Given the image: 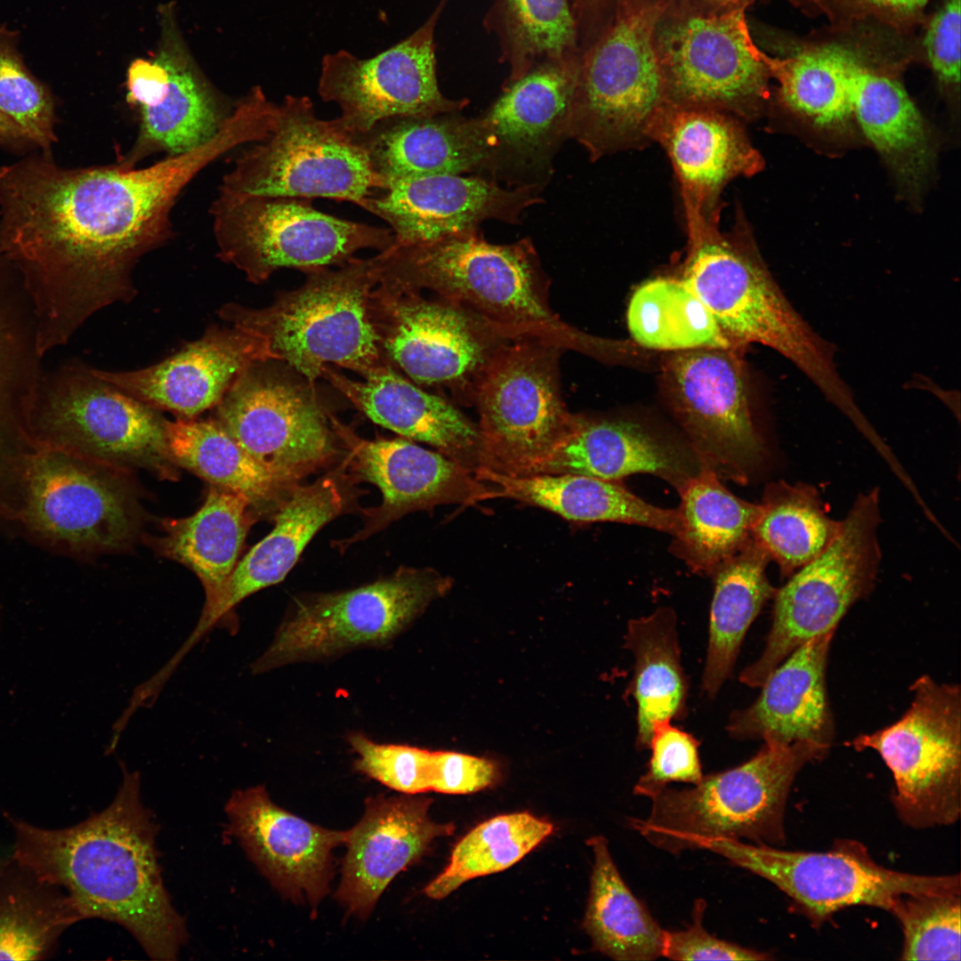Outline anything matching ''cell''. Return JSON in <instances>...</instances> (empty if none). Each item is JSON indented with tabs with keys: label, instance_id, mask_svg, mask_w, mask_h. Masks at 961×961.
<instances>
[{
	"label": "cell",
	"instance_id": "cell-27",
	"mask_svg": "<svg viewBox=\"0 0 961 961\" xmlns=\"http://www.w3.org/2000/svg\"><path fill=\"white\" fill-rule=\"evenodd\" d=\"M266 360L277 359L261 335L236 326H213L201 338L155 365L133 371H95L155 409L193 419L214 408L246 368Z\"/></svg>",
	"mask_w": 961,
	"mask_h": 961
},
{
	"label": "cell",
	"instance_id": "cell-24",
	"mask_svg": "<svg viewBox=\"0 0 961 961\" xmlns=\"http://www.w3.org/2000/svg\"><path fill=\"white\" fill-rule=\"evenodd\" d=\"M332 429L347 450L345 464L380 489L379 506L364 510V527L338 548L364 540L403 515L444 504L472 505L494 497L474 472L439 451L407 439L367 440L329 413Z\"/></svg>",
	"mask_w": 961,
	"mask_h": 961
},
{
	"label": "cell",
	"instance_id": "cell-14",
	"mask_svg": "<svg viewBox=\"0 0 961 961\" xmlns=\"http://www.w3.org/2000/svg\"><path fill=\"white\" fill-rule=\"evenodd\" d=\"M911 690V705L898 721L846 745L880 755L892 773V801L905 825H951L961 812L960 688L923 675Z\"/></svg>",
	"mask_w": 961,
	"mask_h": 961
},
{
	"label": "cell",
	"instance_id": "cell-45",
	"mask_svg": "<svg viewBox=\"0 0 961 961\" xmlns=\"http://www.w3.org/2000/svg\"><path fill=\"white\" fill-rule=\"evenodd\" d=\"M484 26L509 68L506 83L542 63L580 56L569 0H492Z\"/></svg>",
	"mask_w": 961,
	"mask_h": 961
},
{
	"label": "cell",
	"instance_id": "cell-22",
	"mask_svg": "<svg viewBox=\"0 0 961 961\" xmlns=\"http://www.w3.org/2000/svg\"><path fill=\"white\" fill-rule=\"evenodd\" d=\"M579 57L542 63L506 83L473 118L484 154L481 171L491 179L537 190L547 182L552 159L569 138Z\"/></svg>",
	"mask_w": 961,
	"mask_h": 961
},
{
	"label": "cell",
	"instance_id": "cell-31",
	"mask_svg": "<svg viewBox=\"0 0 961 961\" xmlns=\"http://www.w3.org/2000/svg\"><path fill=\"white\" fill-rule=\"evenodd\" d=\"M342 477L327 475L291 489L274 513L272 530L236 564L217 600L203 610L194 636L200 639L243 600L286 577L316 533L349 506Z\"/></svg>",
	"mask_w": 961,
	"mask_h": 961
},
{
	"label": "cell",
	"instance_id": "cell-43",
	"mask_svg": "<svg viewBox=\"0 0 961 961\" xmlns=\"http://www.w3.org/2000/svg\"><path fill=\"white\" fill-rule=\"evenodd\" d=\"M626 648L634 656L632 682L637 703V744L649 747L656 721L682 717L687 682L681 666L676 618L669 608L629 621Z\"/></svg>",
	"mask_w": 961,
	"mask_h": 961
},
{
	"label": "cell",
	"instance_id": "cell-37",
	"mask_svg": "<svg viewBox=\"0 0 961 961\" xmlns=\"http://www.w3.org/2000/svg\"><path fill=\"white\" fill-rule=\"evenodd\" d=\"M255 513L244 495L212 485L192 515L165 521L162 553L191 569L214 603L232 573ZM203 609V610H204Z\"/></svg>",
	"mask_w": 961,
	"mask_h": 961
},
{
	"label": "cell",
	"instance_id": "cell-8",
	"mask_svg": "<svg viewBox=\"0 0 961 961\" xmlns=\"http://www.w3.org/2000/svg\"><path fill=\"white\" fill-rule=\"evenodd\" d=\"M166 420L79 362L43 371L29 417L36 445L118 470L174 477Z\"/></svg>",
	"mask_w": 961,
	"mask_h": 961
},
{
	"label": "cell",
	"instance_id": "cell-34",
	"mask_svg": "<svg viewBox=\"0 0 961 961\" xmlns=\"http://www.w3.org/2000/svg\"><path fill=\"white\" fill-rule=\"evenodd\" d=\"M454 114L392 117L351 137L365 149L385 184L410 177L479 172L484 155L474 120Z\"/></svg>",
	"mask_w": 961,
	"mask_h": 961
},
{
	"label": "cell",
	"instance_id": "cell-51",
	"mask_svg": "<svg viewBox=\"0 0 961 961\" xmlns=\"http://www.w3.org/2000/svg\"><path fill=\"white\" fill-rule=\"evenodd\" d=\"M0 112L34 144L50 155L54 133V100L27 69L7 35L0 34Z\"/></svg>",
	"mask_w": 961,
	"mask_h": 961
},
{
	"label": "cell",
	"instance_id": "cell-55",
	"mask_svg": "<svg viewBox=\"0 0 961 961\" xmlns=\"http://www.w3.org/2000/svg\"><path fill=\"white\" fill-rule=\"evenodd\" d=\"M961 0H946L926 30L925 47L938 79L947 85L960 82Z\"/></svg>",
	"mask_w": 961,
	"mask_h": 961
},
{
	"label": "cell",
	"instance_id": "cell-54",
	"mask_svg": "<svg viewBox=\"0 0 961 961\" xmlns=\"http://www.w3.org/2000/svg\"><path fill=\"white\" fill-rule=\"evenodd\" d=\"M706 903L698 900L691 925L665 933L663 957L672 960H767L766 953L743 948L715 937L702 925Z\"/></svg>",
	"mask_w": 961,
	"mask_h": 961
},
{
	"label": "cell",
	"instance_id": "cell-56",
	"mask_svg": "<svg viewBox=\"0 0 961 961\" xmlns=\"http://www.w3.org/2000/svg\"><path fill=\"white\" fill-rule=\"evenodd\" d=\"M498 777V768L491 760L452 751L433 752L432 791L472 794L490 787Z\"/></svg>",
	"mask_w": 961,
	"mask_h": 961
},
{
	"label": "cell",
	"instance_id": "cell-18",
	"mask_svg": "<svg viewBox=\"0 0 961 961\" xmlns=\"http://www.w3.org/2000/svg\"><path fill=\"white\" fill-rule=\"evenodd\" d=\"M24 464L23 518L69 550L113 552L134 541L141 513L121 470L36 445Z\"/></svg>",
	"mask_w": 961,
	"mask_h": 961
},
{
	"label": "cell",
	"instance_id": "cell-17",
	"mask_svg": "<svg viewBox=\"0 0 961 961\" xmlns=\"http://www.w3.org/2000/svg\"><path fill=\"white\" fill-rule=\"evenodd\" d=\"M275 360L246 368L214 407V420L257 463L287 480L327 465L338 440L315 385Z\"/></svg>",
	"mask_w": 961,
	"mask_h": 961
},
{
	"label": "cell",
	"instance_id": "cell-16",
	"mask_svg": "<svg viewBox=\"0 0 961 961\" xmlns=\"http://www.w3.org/2000/svg\"><path fill=\"white\" fill-rule=\"evenodd\" d=\"M369 313L384 356L415 383L473 400L486 367L509 342L480 315L441 298L377 284Z\"/></svg>",
	"mask_w": 961,
	"mask_h": 961
},
{
	"label": "cell",
	"instance_id": "cell-21",
	"mask_svg": "<svg viewBox=\"0 0 961 961\" xmlns=\"http://www.w3.org/2000/svg\"><path fill=\"white\" fill-rule=\"evenodd\" d=\"M739 348L675 351L663 364V382L692 450L719 476L739 483L763 460Z\"/></svg>",
	"mask_w": 961,
	"mask_h": 961
},
{
	"label": "cell",
	"instance_id": "cell-35",
	"mask_svg": "<svg viewBox=\"0 0 961 961\" xmlns=\"http://www.w3.org/2000/svg\"><path fill=\"white\" fill-rule=\"evenodd\" d=\"M475 477L497 486L494 497L539 506L574 521H612L651 528L675 536L682 527L676 509L650 505L619 481L578 474L510 476L480 467Z\"/></svg>",
	"mask_w": 961,
	"mask_h": 961
},
{
	"label": "cell",
	"instance_id": "cell-60",
	"mask_svg": "<svg viewBox=\"0 0 961 961\" xmlns=\"http://www.w3.org/2000/svg\"><path fill=\"white\" fill-rule=\"evenodd\" d=\"M5 864H6V861L0 860V874H1L2 870L4 869Z\"/></svg>",
	"mask_w": 961,
	"mask_h": 961
},
{
	"label": "cell",
	"instance_id": "cell-38",
	"mask_svg": "<svg viewBox=\"0 0 961 961\" xmlns=\"http://www.w3.org/2000/svg\"><path fill=\"white\" fill-rule=\"evenodd\" d=\"M852 118L900 181L909 187L923 182L933 149L921 113L898 81L857 59L852 68Z\"/></svg>",
	"mask_w": 961,
	"mask_h": 961
},
{
	"label": "cell",
	"instance_id": "cell-5",
	"mask_svg": "<svg viewBox=\"0 0 961 961\" xmlns=\"http://www.w3.org/2000/svg\"><path fill=\"white\" fill-rule=\"evenodd\" d=\"M828 750L807 741L765 740L750 760L704 776L690 787H666L650 797V814L630 826L671 854L728 839L755 844L785 842V809L792 784L808 763Z\"/></svg>",
	"mask_w": 961,
	"mask_h": 961
},
{
	"label": "cell",
	"instance_id": "cell-2",
	"mask_svg": "<svg viewBox=\"0 0 961 961\" xmlns=\"http://www.w3.org/2000/svg\"><path fill=\"white\" fill-rule=\"evenodd\" d=\"M122 771L111 804L75 826L45 829L6 814L15 831L12 860L64 890L82 919L117 923L152 959L175 960L187 931L164 884L158 826L138 772Z\"/></svg>",
	"mask_w": 961,
	"mask_h": 961
},
{
	"label": "cell",
	"instance_id": "cell-48",
	"mask_svg": "<svg viewBox=\"0 0 961 961\" xmlns=\"http://www.w3.org/2000/svg\"><path fill=\"white\" fill-rule=\"evenodd\" d=\"M855 59L840 47L824 46L785 61L767 57V63L784 104L813 125L832 128L852 118Z\"/></svg>",
	"mask_w": 961,
	"mask_h": 961
},
{
	"label": "cell",
	"instance_id": "cell-50",
	"mask_svg": "<svg viewBox=\"0 0 961 961\" xmlns=\"http://www.w3.org/2000/svg\"><path fill=\"white\" fill-rule=\"evenodd\" d=\"M961 893L904 896L892 914L903 933V960H960Z\"/></svg>",
	"mask_w": 961,
	"mask_h": 961
},
{
	"label": "cell",
	"instance_id": "cell-59",
	"mask_svg": "<svg viewBox=\"0 0 961 961\" xmlns=\"http://www.w3.org/2000/svg\"><path fill=\"white\" fill-rule=\"evenodd\" d=\"M872 7L896 13H912L924 7L929 0H860Z\"/></svg>",
	"mask_w": 961,
	"mask_h": 961
},
{
	"label": "cell",
	"instance_id": "cell-33",
	"mask_svg": "<svg viewBox=\"0 0 961 961\" xmlns=\"http://www.w3.org/2000/svg\"><path fill=\"white\" fill-rule=\"evenodd\" d=\"M701 460L633 422L574 414L570 428L537 474H578L619 481L650 473L679 492L695 476Z\"/></svg>",
	"mask_w": 961,
	"mask_h": 961
},
{
	"label": "cell",
	"instance_id": "cell-39",
	"mask_svg": "<svg viewBox=\"0 0 961 961\" xmlns=\"http://www.w3.org/2000/svg\"><path fill=\"white\" fill-rule=\"evenodd\" d=\"M679 494L682 527L673 550L691 569L714 575L753 539L761 505L732 495L703 460Z\"/></svg>",
	"mask_w": 961,
	"mask_h": 961
},
{
	"label": "cell",
	"instance_id": "cell-1",
	"mask_svg": "<svg viewBox=\"0 0 961 961\" xmlns=\"http://www.w3.org/2000/svg\"><path fill=\"white\" fill-rule=\"evenodd\" d=\"M261 134L255 116L237 107L213 139L150 166L63 168L46 154L1 166L0 250L32 303L41 347L65 344L96 311L133 300V269L173 236L183 189Z\"/></svg>",
	"mask_w": 961,
	"mask_h": 961
},
{
	"label": "cell",
	"instance_id": "cell-23",
	"mask_svg": "<svg viewBox=\"0 0 961 961\" xmlns=\"http://www.w3.org/2000/svg\"><path fill=\"white\" fill-rule=\"evenodd\" d=\"M164 21L157 57L136 59L127 70V101L139 108L141 122L133 145L118 160L125 166H137L155 152L177 156L198 148L232 111L192 62L173 20Z\"/></svg>",
	"mask_w": 961,
	"mask_h": 961
},
{
	"label": "cell",
	"instance_id": "cell-53",
	"mask_svg": "<svg viewBox=\"0 0 961 961\" xmlns=\"http://www.w3.org/2000/svg\"><path fill=\"white\" fill-rule=\"evenodd\" d=\"M651 757L646 772L634 787L637 795L652 797L672 782L699 783L704 777L699 756V743L689 733L656 721L649 744Z\"/></svg>",
	"mask_w": 961,
	"mask_h": 961
},
{
	"label": "cell",
	"instance_id": "cell-7",
	"mask_svg": "<svg viewBox=\"0 0 961 961\" xmlns=\"http://www.w3.org/2000/svg\"><path fill=\"white\" fill-rule=\"evenodd\" d=\"M663 1L622 0L579 57L569 138L592 158L650 139L669 103L655 45Z\"/></svg>",
	"mask_w": 961,
	"mask_h": 961
},
{
	"label": "cell",
	"instance_id": "cell-9",
	"mask_svg": "<svg viewBox=\"0 0 961 961\" xmlns=\"http://www.w3.org/2000/svg\"><path fill=\"white\" fill-rule=\"evenodd\" d=\"M450 586V578L432 569L400 567L353 589L300 596L270 645L252 663L251 672L257 675L295 663L386 647Z\"/></svg>",
	"mask_w": 961,
	"mask_h": 961
},
{
	"label": "cell",
	"instance_id": "cell-58",
	"mask_svg": "<svg viewBox=\"0 0 961 961\" xmlns=\"http://www.w3.org/2000/svg\"><path fill=\"white\" fill-rule=\"evenodd\" d=\"M0 144L15 149H24L34 146L24 132L1 112Z\"/></svg>",
	"mask_w": 961,
	"mask_h": 961
},
{
	"label": "cell",
	"instance_id": "cell-44",
	"mask_svg": "<svg viewBox=\"0 0 961 961\" xmlns=\"http://www.w3.org/2000/svg\"><path fill=\"white\" fill-rule=\"evenodd\" d=\"M60 887L38 880L12 860L0 874V960H39L81 920Z\"/></svg>",
	"mask_w": 961,
	"mask_h": 961
},
{
	"label": "cell",
	"instance_id": "cell-20",
	"mask_svg": "<svg viewBox=\"0 0 961 961\" xmlns=\"http://www.w3.org/2000/svg\"><path fill=\"white\" fill-rule=\"evenodd\" d=\"M449 0H440L410 36L367 59L340 50L321 61L318 93L335 102L341 115L333 124L350 136L370 131L397 117L456 113L465 100L443 95L437 80L435 30Z\"/></svg>",
	"mask_w": 961,
	"mask_h": 961
},
{
	"label": "cell",
	"instance_id": "cell-41",
	"mask_svg": "<svg viewBox=\"0 0 961 961\" xmlns=\"http://www.w3.org/2000/svg\"><path fill=\"white\" fill-rule=\"evenodd\" d=\"M594 862L583 926L595 950L614 960L647 961L663 957L666 931L634 895L613 861L607 840L587 841Z\"/></svg>",
	"mask_w": 961,
	"mask_h": 961
},
{
	"label": "cell",
	"instance_id": "cell-4",
	"mask_svg": "<svg viewBox=\"0 0 961 961\" xmlns=\"http://www.w3.org/2000/svg\"><path fill=\"white\" fill-rule=\"evenodd\" d=\"M689 246L682 279L738 348L759 343L801 370L846 416L858 404L838 373L833 344L785 296L755 249L723 234L717 218L686 213Z\"/></svg>",
	"mask_w": 961,
	"mask_h": 961
},
{
	"label": "cell",
	"instance_id": "cell-10",
	"mask_svg": "<svg viewBox=\"0 0 961 961\" xmlns=\"http://www.w3.org/2000/svg\"><path fill=\"white\" fill-rule=\"evenodd\" d=\"M218 256L255 284L281 268L342 265L361 249L392 246L391 229L337 218L311 198L240 196L219 190L211 206Z\"/></svg>",
	"mask_w": 961,
	"mask_h": 961
},
{
	"label": "cell",
	"instance_id": "cell-32",
	"mask_svg": "<svg viewBox=\"0 0 961 961\" xmlns=\"http://www.w3.org/2000/svg\"><path fill=\"white\" fill-rule=\"evenodd\" d=\"M836 629L789 654L763 683L753 705L732 714L728 731L738 739L807 741L828 750L835 738L826 673Z\"/></svg>",
	"mask_w": 961,
	"mask_h": 961
},
{
	"label": "cell",
	"instance_id": "cell-12",
	"mask_svg": "<svg viewBox=\"0 0 961 961\" xmlns=\"http://www.w3.org/2000/svg\"><path fill=\"white\" fill-rule=\"evenodd\" d=\"M561 350L523 339L509 342L491 359L472 400L480 415V467L536 475L565 437L574 414L561 392Z\"/></svg>",
	"mask_w": 961,
	"mask_h": 961
},
{
	"label": "cell",
	"instance_id": "cell-52",
	"mask_svg": "<svg viewBox=\"0 0 961 961\" xmlns=\"http://www.w3.org/2000/svg\"><path fill=\"white\" fill-rule=\"evenodd\" d=\"M347 740L358 755L355 768L404 795L432 791L433 752L403 744L378 743L361 732Z\"/></svg>",
	"mask_w": 961,
	"mask_h": 961
},
{
	"label": "cell",
	"instance_id": "cell-15",
	"mask_svg": "<svg viewBox=\"0 0 961 961\" xmlns=\"http://www.w3.org/2000/svg\"><path fill=\"white\" fill-rule=\"evenodd\" d=\"M773 884L813 925L844 908L865 905L892 912L908 895L961 893L959 874L922 876L878 865L855 841L828 852L786 851L772 845L717 839L703 847Z\"/></svg>",
	"mask_w": 961,
	"mask_h": 961
},
{
	"label": "cell",
	"instance_id": "cell-19",
	"mask_svg": "<svg viewBox=\"0 0 961 961\" xmlns=\"http://www.w3.org/2000/svg\"><path fill=\"white\" fill-rule=\"evenodd\" d=\"M655 45L669 103L747 117L768 93L767 57L751 39L744 9L706 15L666 6Z\"/></svg>",
	"mask_w": 961,
	"mask_h": 961
},
{
	"label": "cell",
	"instance_id": "cell-25",
	"mask_svg": "<svg viewBox=\"0 0 961 961\" xmlns=\"http://www.w3.org/2000/svg\"><path fill=\"white\" fill-rule=\"evenodd\" d=\"M537 192L481 176L434 174L387 182L359 206L390 225L393 244L408 245L474 231L488 220L518 222L540 201Z\"/></svg>",
	"mask_w": 961,
	"mask_h": 961
},
{
	"label": "cell",
	"instance_id": "cell-28",
	"mask_svg": "<svg viewBox=\"0 0 961 961\" xmlns=\"http://www.w3.org/2000/svg\"><path fill=\"white\" fill-rule=\"evenodd\" d=\"M417 795L368 798L362 819L347 831L335 898L349 914L367 918L391 881L454 831L453 824L433 821L432 800Z\"/></svg>",
	"mask_w": 961,
	"mask_h": 961
},
{
	"label": "cell",
	"instance_id": "cell-29",
	"mask_svg": "<svg viewBox=\"0 0 961 961\" xmlns=\"http://www.w3.org/2000/svg\"><path fill=\"white\" fill-rule=\"evenodd\" d=\"M650 139L666 150L677 176L685 212L717 218L722 190L762 170L761 154L737 117L717 109L668 103Z\"/></svg>",
	"mask_w": 961,
	"mask_h": 961
},
{
	"label": "cell",
	"instance_id": "cell-57",
	"mask_svg": "<svg viewBox=\"0 0 961 961\" xmlns=\"http://www.w3.org/2000/svg\"><path fill=\"white\" fill-rule=\"evenodd\" d=\"M753 0H678L681 10L699 14H720L738 9H745Z\"/></svg>",
	"mask_w": 961,
	"mask_h": 961
},
{
	"label": "cell",
	"instance_id": "cell-3",
	"mask_svg": "<svg viewBox=\"0 0 961 961\" xmlns=\"http://www.w3.org/2000/svg\"><path fill=\"white\" fill-rule=\"evenodd\" d=\"M378 283L421 292L480 315L513 341L540 340L602 356L608 342L563 322L548 303V281L528 239L491 244L478 231L392 244L375 256Z\"/></svg>",
	"mask_w": 961,
	"mask_h": 961
},
{
	"label": "cell",
	"instance_id": "cell-11",
	"mask_svg": "<svg viewBox=\"0 0 961 961\" xmlns=\"http://www.w3.org/2000/svg\"><path fill=\"white\" fill-rule=\"evenodd\" d=\"M384 187L353 137L331 120L319 119L309 97L287 95L270 137L236 158L219 190L240 196L324 198L359 206Z\"/></svg>",
	"mask_w": 961,
	"mask_h": 961
},
{
	"label": "cell",
	"instance_id": "cell-49",
	"mask_svg": "<svg viewBox=\"0 0 961 961\" xmlns=\"http://www.w3.org/2000/svg\"><path fill=\"white\" fill-rule=\"evenodd\" d=\"M553 830L552 823L529 812L487 820L455 845L448 866L424 888V892L432 899H443L469 880L507 869Z\"/></svg>",
	"mask_w": 961,
	"mask_h": 961
},
{
	"label": "cell",
	"instance_id": "cell-47",
	"mask_svg": "<svg viewBox=\"0 0 961 961\" xmlns=\"http://www.w3.org/2000/svg\"><path fill=\"white\" fill-rule=\"evenodd\" d=\"M626 319L632 338L643 348L674 351L738 348L682 279L657 278L642 283L631 296Z\"/></svg>",
	"mask_w": 961,
	"mask_h": 961
},
{
	"label": "cell",
	"instance_id": "cell-13",
	"mask_svg": "<svg viewBox=\"0 0 961 961\" xmlns=\"http://www.w3.org/2000/svg\"><path fill=\"white\" fill-rule=\"evenodd\" d=\"M842 522L835 541L775 591L766 645L741 673L743 683L762 686L795 649L836 629L848 610L872 590L881 559L878 489L860 494Z\"/></svg>",
	"mask_w": 961,
	"mask_h": 961
},
{
	"label": "cell",
	"instance_id": "cell-40",
	"mask_svg": "<svg viewBox=\"0 0 961 961\" xmlns=\"http://www.w3.org/2000/svg\"><path fill=\"white\" fill-rule=\"evenodd\" d=\"M173 462L211 485L247 497L254 513H275L298 482L287 480L257 463L214 420H166Z\"/></svg>",
	"mask_w": 961,
	"mask_h": 961
},
{
	"label": "cell",
	"instance_id": "cell-36",
	"mask_svg": "<svg viewBox=\"0 0 961 961\" xmlns=\"http://www.w3.org/2000/svg\"><path fill=\"white\" fill-rule=\"evenodd\" d=\"M43 357L32 303L0 251V456L31 442L29 417Z\"/></svg>",
	"mask_w": 961,
	"mask_h": 961
},
{
	"label": "cell",
	"instance_id": "cell-6",
	"mask_svg": "<svg viewBox=\"0 0 961 961\" xmlns=\"http://www.w3.org/2000/svg\"><path fill=\"white\" fill-rule=\"evenodd\" d=\"M305 273L303 286L279 294L270 306L229 303L217 313L232 326L263 336L276 359L312 385L326 366L364 377L390 365L369 313L370 294L378 283L375 257H352L337 270Z\"/></svg>",
	"mask_w": 961,
	"mask_h": 961
},
{
	"label": "cell",
	"instance_id": "cell-42",
	"mask_svg": "<svg viewBox=\"0 0 961 961\" xmlns=\"http://www.w3.org/2000/svg\"><path fill=\"white\" fill-rule=\"evenodd\" d=\"M771 560L753 538L715 573L703 690L714 697L735 663L743 638L765 602L774 596L765 569Z\"/></svg>",
	"mask_w": 961,
	"mask_h": 961
},
{
	"label": "cell",
	"instance_id": "cell-46",
	"mask_svg": "<svg viewBox=\"0 0 961 961\" xmlns=\"http://www.w3.org/2000/svg\"><path fill=\"white\" fill-rule=\"evenodd\" d=\"M760 505L752 536L783 577L822 553L842 529V521L828 516L818 490L806 483H770Z\"/></svg>",
	"mask_w": 961,
	"mask_h": 961
},
{
	"label": "cell",
	"instance_id": "cell-26",
	"mask_svg": "<svg viewBox=\"0 0 961 961\" xmlns=\"http://www.w3.org/2000/svg\"><path fill=\"white\" fill-rule=\"evenodd\" d=\"M228 832L286 898L315 910L328 892L332 851L347 831L314 825L275 804L262 786L232 793L225 805Z\"/></svg>",
	"mask_w": 961,
	"mask_h": 961
},
{
	"label": "cell",
	"instance_id": "cell-30",
	"mask_svg": "<svg viewBox=\"0 0 961 961\" xmlns=\"http://www.w3.org/2000/svg\"><path fill=\"white\" fill-rule=\"evenodd\" d=\"M327 380L372 422L424 442L474 472L481 465L478 426L448 400L421 389L392 366L353 380L326 366Z\"/></svg>",
	"mask_w": 961,
	"mask_h": 961
}]
</instances>
